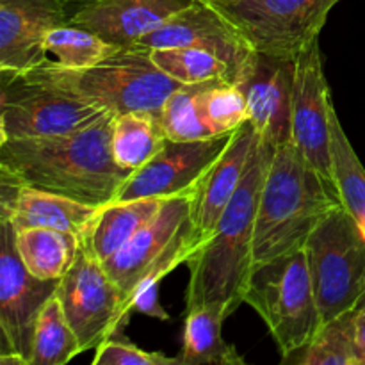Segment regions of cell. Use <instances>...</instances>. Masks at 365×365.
Masks as SVG:
<instances>
[{
	"mask_svg": "<svg viewBox=\"0 0 365 365\" xmlns=\"http://www.w3.org/2000/svg\"><path fill=\"white\" fill-rule=\"evenodd\" d=\"M273 153L274 146L260 138L212 235L187 260L191 277L185 291V312L198 307H221L230 317L245 303L253 271L257 209Z\"/></svg>",
	"mask_w": 365,
	"mask_h": 365,
	"instance_id": "cell-2",
	"label": "cell"
},
{
	"mask_svg": "<svg viewBox=\"0 0 365 365\" xmlns=\"http://www.w3.org/2000/svg\"><path fill=\"white\" fill-rule=\"evenodd\" d=\"M175 46L207 50L217 56L234 70V82L255 53L237 27L207 0H192L187 7L168 18L160 27L139 39L132 48L150 52Z\"/></svg>",
	"mask_w": 365,
	"mask_h": 365,
	"instance_id": "cell-14",
	"label": "cell"
},
{
	"mask_svg": "<svg viewBox=\"0 0 365 365\" xmlns=\"http://www.w3.org/2000/svg\"><path fill=\"white\" fill-rule=\"evenodd\" d=\"M153 64L168 77L182 84H202L209 81L234 82V70L214 53L189 46L150 50Z\"/></svg>",
	"mask_w": 365,
	"mask_h": 365,
	"instance_id": "cell-29",
	"label": "cell"
},
{
	"mask_svg": "<svg viewBox=\"0 0 365 365\" xmlns=\"http://www.w3.org/2000/svg\"><path fill=\"white\" fill-rule=\"evenodd\" d=\"M225 319L228 317L221 307H198L185 312L180 365H245L235 346L223 341Z\"/></svg>",
	"mask_w": 365,
	"mask_h": 365,
	"instance_id": "cell-21",
	"label": "cell"
},
{
	"mask_svg": "<svg viewBox=\"0 0 365 365\" xmlns=\"http://www.w3.org/2000/svg\"><path fill=\"white\" fill-rule=\"evenodd\" d=\"M245 303L266 323L282 359L310 342L321 328L305 248L253 266Z\"/></svg>",
	"mask_w": 365,
	"mask_h": 365,
	"instance_id": "cell-5",
	"label": "cell"
},
{
	"mask_svg": "<svg viewBox=\"0 0 365 365\" xmlns=\"http://www.w3.org/2000/svg\"><path fill=\"white\" fill-rule=\"evenodd\" d=\"M334 109L319 39H316L296 57L291 139L310 166L328 180H331L330 138Z\"/></svg>",
	"mask_w": 365,
	"mask_h": 365,
	"instance_id": "cell-13",
	"label": "cell"
},
{
	"mask_svg": "<svg viewBox=\"0 0 365 365\" xmlns=\"http://www.w3.org/2000/svg\"><path fill=\"white\" fill-rule=\"evenodd\" d=\"M259 141L260 135L253 125L250 121L242 123L234 132L225 152L196 184L191 200V217L203 245L209 241L237 191Z\"/></svg>",
	"mask_w": 365,
	"mask_h": 365,
	"instance_id": "cell-17",
	"label": "cell"
},
{
	"mask_svg": "<svg viewBox=\"0 0 365 365\" xmlns=\"http://www.w3.org/2000/svg\"><path fill=\"white\" fill-rule=\"evenodd\" d=\"M296 365H362L356 351L351 310L321 324L307 346L282 359Z\"/></svg>",
	"mask_w": 365,
	"mask_h": 365,
	"instance_id": "cell-26",
	"label": "cell"
},
{
	"mask_svg": "<svg viewBox=\"0 0 365 365\" xmlns=\"http://www.w3.org/2000/svg\"><path fill=\"white\" fill-rule=\"evenodd\" d=\"M191 200L192 192L168 200L146 227L102 262L130 309L139 285L160 282L203 245L192 223Z\"/></svg>",
	"mask_w": 365,
	"mask_h": 365,
	"instance_id": "cell-6",
	"label": "cell"
},
{
	"mask_svg": "<svg viewBox=\"0 0 365 365\" xmlns=\"http://www.w3.org/2000/svg\"><path fill=\"white\" fill-rule=\"evenodd\" d=\"M351 317H353V331H355L356 351H359L362 365H365V294L351 309Z\"/></svg>",
	"mask_w": 365,
	"mask_h": 365,
	"instance_id": "cell-33",
	"label": "cell"
},
{
	"mask_svg": "<svg viewBox=\"0 0 365 365\" xmlns=\"http://www.w3.org/2000/svg\"><path fill=\"white\" fill-rule=\"evenodd\" d=\"M237 27L255 52L296 59L319 38L341 0H207Z\"/></svg>",
	"mask_w": 365,
	"mask_h": 365,
	"instance_id": "cell-8",
	"label": "cell"
},
{
	"mask_svg": "<svg viewBox=\"0 0 365 365\" xmlns=\"http://www.w3.org/2000/svg\"><path fill=\"white\" fill-rule=\"evenodd\" d=\"M66 24V0H0V70L25 73L45 64L46 34Z\"/></svg>",
	"mask_w": 365,
	"mask_h": 365,
	"instance_id": "cell-16",
	"label": "cell"
},
{
	"mask_svg": "<svg viewBox=\"0 0 365 365\" xmlns=\"http://www.w3.org/2000/svg\"><path fill=\"white\" fill-rule=\"evenodd\" d=\"M20 75L114 116L130 110H160L168 96L182 86L160 71L143 48H121L116 56L84 70L41 64Z\"/></svg>",
	"mask_w": 365,
	"mask_h": 365,
	"instance_id": "cell-4",
	"label": "cell"
},
{
	"mask_svg": "<svg viewBox=\"0 0 365 365\" xmlns=\"http://www.w3.org/2000/svg\"><path fill=\"white\" fill-rule=\"evenodd\" d=\"M330 166L342 207L353 216L365 234V168L349 143L335 109L331 110Z\"/></svg>",
	"mask_w": 365,
	"mask_h": 365,
	"instance_id": "cell-24",
	"label": "cell"
},
{
	"mask_svg": "<svg viewBox=\"0 0 365 365\" xmlns=\"http://www.w3.org/2000/svg\"><path fill=\"white\" fill-rule=\"evenodd\" d=\"M202 84H182L168 96L160 109V120L166 135L175 141H198L212 135L198 116V95Z\"/></svg>",
	"mask_w": 365,
	"mask_h": 365,
	"instance_id": "cell-30",
	"label": "cell"
},
{
	"mask_svg": "<svg viewBox=\"0 0 365 365\" xmlns=\"http://www.w3.org/2000/svg\"><path fill=\"white\" fill-rule=\"evenodd\" d=\"M46 66L84 70L96 66L120 52V46L106 41L95 32L77 25H61L46 34L43 43Z\"/></svg>",
	"mask_w": 365,
	"mask_h": 365,
	"instance_id": "cell-25",
	"label": "cell"
},
{
	"mask_svg": "<svg viewBox=\"0 0 365 365\" xmlns=\"http://www.w3.org/2000/svg\"><path fill=\"white\" fill-rule=\"evenodd\" d=\"M98 2V0H66V9H68V21L73 16L75 13H78L81 9H84L86 6H91V4Z\"/></svg>",
	"mask_w": 365,
	"mask_h": 365,
	"instance_id": "cell-34",
	"label": "cell"
},
{
	"mask_svg": "<svg viewBox=\"0 0 365 365\" xmlns=\"http://www.w3.org/2000/svg\"><path fill=\"white\" fill-rule=\"evenodd\" d=\"M14 227L0 221V331L2 353H16L31 365L38 317L61 280L29 273L14 245Z\"/></svg>",
	"mask_w": 365,
	"mask_h": 365,
	"instance_id": "cell-11",
	"label": "cell"
},
{
	"mask_svg": "<svg viewBox=\"0 0 365 365\" xmlns=\"http://www.w3.org/2000/svg\"><path fill=\"white\" fill-rule=\"evenodd\" d=\"M14 245L29 273L41 280H61L73 266L81 239L53 228H14Z\"/></svg>",
	"mask_w": 365,
	"mask_h": 365,
	"instance_id": "cell-22",
	"label": "cell"
},
{
	"mask_svg": "<svg viewBox=\"0 0 365 365\" xmlns=\"http://www.w3.org/2000/svg\"><path fill=\"white\" fill-rule=\"evenodd\" d=\"M234 132L198 141L168 138L163 148L145 166L132 171L110 202L191 195L200 178L225 152Z\"/></svg>",
	"mask_w": 365,
	"mask_h": 365,
	"instance_id": "cell-12",
	"label": "cell"
},
{
	"mask_svg": "<svg viewBox=\"0 0 365 365\" xmlns=\"http://www.w3.org/2000/svg\"><path fill=\"white\" fill-rule=\"evenodd\" d=\"M198 116L212 138L237 130L248 121L245 93L230 81L203 82L198 95Z\"/></svg>",
	"mask_w": 365,
	"mask_h": 365,
	"instance_id": "cell-28",
	"label": "cell"
},
{
	"mask_svg": "<svg viewBox=\"0 0 365 365\" xmlns=\"http://www.w3.org/2000/svg\"><path fill=\"white\" fill-rule=\"evenodd\" d=\"M159 284L160 282H150V284L139 285L132 298V310L153 317V319L170 321V314L159 302Z\"/></svg>",
	"mask_w": 365,
	"mask_h": 365,
	"instance_id": "cell-32",
	"label": "cell"
},
{
	"mask_svg": "<svg viewBox=\"0 0 365 365\" xmlns=\"http://www.w3.org/2000/svg\"><path fill=\"white\" fill-rule=\"evenodd\" d=\"M168 200L170 198H143L106 203L100 207L95 221L81 239L88 242L100 262H106L153 220Z\"/></svg>",
	"mask_w": 365,
	"mask_h": 365,
	"instance_id": "cell-20",
	"label": "cell"
},
{
	"mask_svg": "<svg viewBox=\"0 0 365 365\" xmlns=\"http://www.w3.org/2000/svg\"><path fill=\"white\" fill-rule=\"evenodd\" d=\"M95 365H180V360L159 351H145L123 334L113 335L95 349Z\"/></svg>",
	"mask_w": 365,
	"mask_h": 365,
	"instance_id": "cell-31",
	"label": "cell"
},
{
	"mask_svg": "<svg viewBox=\"0 0 365 365\" xmlns=\"http://www.w3.org/2000/svg\"><path fill=\"white\" fill-rule=\"evenodd\" d=\"M166 139L160 110H130L114 116L110 153L118 166L132 173L145 166Z\"/></svg>",
	"mask_w": 365,
	"mask_h": 365,
	"instance_id": "cell-23",
	"label": "cell"
},
{
	"mask_svg": "<svg viewBox=\"0 0 365 365\" xmlns=\"http://www.w3.org/2000/svg\"><path fill=\"white\" fill-rule=\"evenodd\" d=\"M113 120L114 114L106 113L70 134L0 143V166L29 187L106 205L130 177L110 153Z\"/></svg>",
	"mask_w": 365,
	"mask_h": 365,
	"instance_id": "cell-1",
	"label": "cell"
},
{
	"mask_svg": "<svg viewBox=\"0 0 365 365\" xmlns=\"http://www.w3.org/2000/svg\"><path fill=\"white\" fill-rule=\"evenodd\" d=\"M98 210L100 205L24 185L6 221H9L16 230L34 227L53 228L70 232L81 239L89 230Z\"/></svg>",
	"mask_w": 365,
	"mask_h": 365,
	"instance_id": "cell-19",
	"label": "cell"
},
{
	"mask_svg": "<svg viewBox=\"0 0 365 365\" xmlns=\"http://www.w3.org/2000/svg\"><path fill=\"white\" fill-rule=\"evenodd\" d=\"M81 353V342L53 294L38 317L31 365H64Z\"/></svg>",
	"mask_w": 365,
	"mask_h": 365,
	"instance_id": "cell-27",
	"label": "cell"
},
{
	"mask_svg": "<svg viewBox=\"0 0 365 365\" xmlns=\"http://www.w3.org/2000/svg\"><path fill=\"white\" fill-rule=\"evenodd\" d=\"M334 182L291 141L274 148L255 217L253 266L305 248L314 228L341 207Z\"/></svg>",
	"mask_w": 365,
	"mask_h": 365,
	"instance_id": "cell-3",
	"label": "cell"
},
{
	"mask_svg": "<svg viewBox=\"0 0 365 365\" xmlns=\"http://www.w3.org/2000/svg\"><path fill=\"white\" fill-rule=\"evenodd\" d=\"M296 59L255 52L234 84L245 93L248 121L277 148L291 141Z\"/></svg>",
	"mask_w": 365,
	"mask_h": 365,
	"instance_id": "cell-15",
	"label": "cell"
},
{
	"mask_svg": "<svg viewBox=\"0 0 365 365\" xmlns=\"http://www.w3.org/2000/svg\"><path fill=\"white\" fill-rule=\"evenodd\" d=\"M192 0H98L86 6L68 24L88 29L106 41L132 48L170 16L187 7Z\"/></svg>",
	"mask_w": 365,
	"mask_h": 365,
	"instance_id": "cell-18",
	"label": "cell"
},
{
	"mask_svg": "<svg viewBox=\"0 0 365 365\" xmlns=\"http://www.w3.org/2000/svg\"><path fill=\"white\" fill-rule=\"evenodd\" d=\"M305 253L324 324L351 310L365 294V234L341 205L314 228Z\"/></svg>",
	"mask_w": 365,
	"mask_h": 365,
	"instance_id": "cell-7",
	"label": "cell"
},
{
	"mask_svg": "<svg viewBox=\"0 0 365 365\" xmlns=\"http://www.w3.org/2000/svg\"><path fill=\"white\" fill-rule=\"evenodd\" d=\"M56 296L82 353L123 334L134 314L84 239H81L73 266L61 278Z\"/></svg>",
	"mask_w": 365,
	"mask_h": 365,
	"instance_id": "cell-9",
	"label": "cell"
},
{
	"mask_svg": "<svg viewBox=\"0 0 365 365\" xmlns=\"http://www.w3.org/2000/svg\"><path fill=\"white\" fill-rule=\"evenodd\" d=\"M0 71V143L70 134L109 113L45 84L29 81L20 73Z\"/></svg>",
	"mask_w": 365,
	"mask_h": 365,
	"instance_id": "cell-10",
	"label": "cell"
}]
</instances>
